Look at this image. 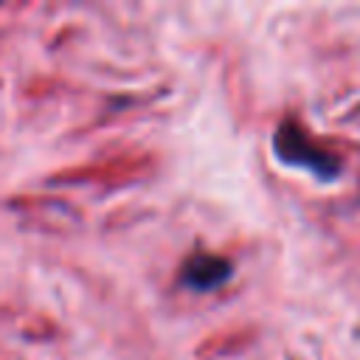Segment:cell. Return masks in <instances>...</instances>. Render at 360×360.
Segmentation results:
<instances>
[{
	"label": "cell",
	"mask_w": 360,
	"mask_h": 360,
	"mask_svg": "<svg viewBox=\"0 0 360 360\" xmlns=\"http://www.w3.org/2000/svg\"><path fill=\"white\" fill-rule=\"evenodd\" d=\"M273 149H276L278 160H284L290 166H301L321 180H332L340 174V160L332 152H326L323 146H318L295 121H284L276 129Z\"/></svg>",
	"instance_id": "cell-1"
},
{
	"label": "cell",
	"mask_w": 360,
	"mask_h": 360,
	"mask_svg": "<svg viewBox=\"0 0 360 360\" xmlns=\"http://www.w3.org/2000/svg\"><path fill=\"white\" fill-rule=\"evenodd\" d=\"M231 278V262L217 256V253H194L186 259L183 264V281L191 287V290H200V292H208V290H217L222 287L225 281Z\"/></svg>",
	"instance_id": "cell-2"
}]
</instances>
